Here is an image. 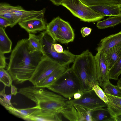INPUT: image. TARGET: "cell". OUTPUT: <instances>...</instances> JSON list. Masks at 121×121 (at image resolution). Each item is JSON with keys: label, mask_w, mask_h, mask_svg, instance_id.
Segmentation results:
<instances>
[{"label": "cell", "mask_w": 121, "mask_h": 121, "mask_svg": "<svg viewBox=\"0 0 121 121\" xmlns=\"http://www.w3.org/2000/svg\"><path fill=\"white\" fill-rule=\"evenodd\" d=\"M44 56L42 52L31 47L28 39H22L11 52L7 70L15 84L23 83L29 81Z\"/></svg>", "instance_id": "6da1fadb"}, {"label": "cell", "mask_w": 121, "mask_h": 121, "mask_svg": "<svg viewBox=\"0 0 121 121\" xmlns=\"http://www.w3.org/2000/svg\"><path fill=\"white\" fill-rule=\"evenodd\" d=\"M18 93L33 101L38 107L39 109L31 116L42 121H62L61 113L67 105V99L44 88L35 85L21 88Z\"/></svg>", "instance_id": "7a4b0ae2"}, {"label": "cell", "mask_w": 121, "mask_h": 121, "mask_svg": "<svg viewBox=\"0 0 121 121\" xmlns=\"http://www.w3.org/2000/svg\"><path fill=\"white\" fill-rule=\"evenodd\" d=\"M71 68L78 79L83 92L92 89L96 74L95 56L88 50L76 55Z\"/></svg>", "instance_id": "3957f363"}, {"label": "cell", "mask_w": 121, "mask_h": 121, "mask_svg": "<svg viewBox=\"0 0 121 121\" xmlns=\"http://www.w3.org/2000/svg\"><path fill=\"white\" fill-rule=\"evenodd\" d=\"M39 36L44 56L60 65H69L73 62L76 56L69 50H63L62 46L56 43L46 30Z\"/></svg>", "instance_id": "277c9868"}, {"label": "cell", "mask_w": 121, "mask_h": 121, "mask_svg": "<svg viewBox=\"0 0 121 121\" xmlns=\"http://www.w3.org/2000/svg\"><path fill=\"white\" fill-rule=\"evenodd\" d=\"M46 88L68 99H71L75 93L82 91L79 81L71 68Z\"/></svg>", "instance_id": "5b68a950"}, {"label": "cell", "mask_w": 121, "mask_h": 121, "mask_svg": "<svg viewBox=\"0 0 121 121\" xmlns=\"http://www.w3.org/2000/svg\"><path fill=\"white\" fill-rule=\"evenodd\" d=\"M61 5L69 10L73 15L84 22H96L104 17L80 0H64Z\"/></svg>", "instance_id": "8992f818"}, {"label": "cell", "mask_w": 121, "mask_h": 121, "mask_svg": "<svg viewBox=\"0 0 121 121\" xmlns=\"http://www.w3.org/2000/svg\"><path fill=\"white\" fill-rule=\"evenodd\" d=\"M66 103L81 106L91 110L107 106L92 89L85 92L79 99H68Z\"/></svg>", "instance_id": "52a82bcc"}, {"label": "cell", "mask_w": 121, "mask_h": 121, "mask_svg": "<svg viewBox=\"0 0 121 121\" xmlns=\"http://www.w3.org/2000/svg\"><path fill=\"white\" fill-rule=\"evenodd\" d=\"M60 66L59 64L44 56L36 67L29 81L34 85H35Z\"/></svg>", "instance_id": "ba28073f"}, {"label": "cell", "mask_w": 121, "mask_h": 121, "mask_svg": "<svg viewBox=\"0 0 121 121\" xmlns=\"http://www.w3.org/2000/svg\"><path fill=\"white\" fill-rule=\"evenodd\" d=\"M61 114L71 121H92V110L77 105L67 104Z\"/></svg>", "instance_id": "9c48e42d"}, {"label": "cell", "mask_w": 121, "mask_h": 121, "mask_svg": "<svg viewBox=\"0 0 121 121\" xmlns=\"http://www.w3.org/2000/svg\"><path fill=\"white\" fill-rule=\"evenodd\" d=\"M96 67L95 84L103 88L109 81L108 65L104 53L97 51L95 56Z\"/></svg>", "instance_id": "30bf717a"}, {"label": "cell", "mask_w": 121, "mask_h": 121, "mask_svg": "<svg viewBox=\"0 0 121 121\" xmlns=\"http://www.w3.org/2000/svg\"><path fill=\"white\" fill-rule=\"evenodd\" d=\"M6 5L17 18L18 23L22 21L32 18L43 17L45 11L44 8L39 11L27 10L19 5L13 6L7 3Z\"/></svg>", "instance_id": "8fae6325"}, {"label": "cell", "mask_w": 121, "mask_h": 121, "mask_svg": "<svg viewBox=\"0 0 121 121\" xmlns=\"http://www.w3.org/2000/svg\"><path fill=\"white\" fill-rule=\"evenodd\" d=\"M29 33L46 30L47 25L43 17L35 18L22 21L18 23Z\"/></svg>", "instance_id": "7c38bea8"}, {"label": "cell", "mask_w": 121, "mask_h": 121, "mask_svg": "<svg viewBox=\"0 0 121 121\" xmlns=\"http://www.w3.org/2000/svg\"><path fill=\"white\" fill-rule=\"evenodd\" d=\"M74 37V31L69 23L60 18L57 41L67 43L73 42Z\"/></svg>", "instance_id": "4fadbf2b"}, {"label": "cell", "mask_w": 121, "mask_h": 121, "mask_svg": "<svg viewBox=\"0 0 121 121\" xmlns=\"http://www.w3.org/2000/svg\"><path fill=\"white\" fill-rule=\"evenodd\" d=\"M121 45V31L111 35L101 40L96 48L97 51L104 52L108 50Z\"/></svg>", "instance_id": "5bb4252c"}, {"label": "cell", "mask_w": 121, "mask_h": 121, "mask_svg": "<svg viewBox=\"0 0 121 121\" xmlns=\"http://www.w3.org/2000/svg\"><path fill=\"white\" fill-rule=\"evenodd\" d=\"M0 104L10 113L15 116L27 121L28 117L32 115L39 109L36 105L34 107L24 108H18L11 106L3 101H0Z\"/></svg>", "instance_id": "9a60e30c"}, {"label": "cell", "mask_w": 121, "mask_h": 121, "mask_svg": "<svg viewBox=\"0 0 121 121\" xmlns=\"http://www.w3.org/2000/svg\"><path fill=\"white\" fill-rule=\"evenodd\" d=\"M69 65H61L51 73L35 85L37 87L46 88L54 83L69 68Z\"/></svg>", "instance_id": "2e32d148"}, {"label": "cell", "mask_w": 121, "mask_h": 121, "mask_svg": "<svg viewBox=\"0 0 121 121\" xmlns=\"http://www.w3.org/2000/svg\"><path fill=\"white\" fill-rule=\"evenodd\" d=\"M90 7L104 17L107 16H121V4L115 5H102Z\"/></svg>", "instance_id": "e0dca14e"}, {"label": "cell", "mask_w": 121, "mask_h": 121, "mask_svg": "<svg viewBox=\"0 0 121 121\" xmlns=\"http://www.w3.org/2000/svg\"><path fill=\"white\" fill-rule=\"evenodd\" d=\"M108 100L107 108L113 117L121 114V97L106 94Z\"/></svg>", "instance_id": "ac0fdd59"}, {"label": "cell", "mask_w": 121, "mask_h": 121, "mask_svg": "<svg viewBox=\"0 0 121 121\" xmlns=\"http://www.w3.org/2000/svg\"><path fill=\"white\" fill-rule=\"evenodd\" d=\"M103 108L92 110V121H116V117L111 114L107 108Z\"/></svg>", "instance_id": "d6986e66"}, {"label": "cell", "mask_w": 121, "mask_h": 121, "mask_svg": "<svg viewBox=\"0 0 121 121\" xmlns=\"http://www.w3.org/2000/svg\"><path fill=\"white\" fill-rule=\"evenodd\" d=\"M104 53L109 70L121 56V45L111 48Z\"/></svg>", "instance_id": "ffe728a7"}, {"label": "cell", "mask_w": 121, "mask_h": 121, "mask_svg": "<svg viewBox=\"0 0 121 121\" xmlns=\"http://www.w3.org/2000/svg\"><path fill=\"white\" fill-rule=\"evenodd\" d=\"M12 42L6 33L4 29L0 27V52L5 54L11 51Z\"/></svg>", "instance_id": "44dd1931"}, {"label": "cell", "mask_w": 121, "mask_h": 121, "mask_svg": "<svg viewBox=\"0 0 121 121\" xmlns=\"http://www.w3.org/2000/svg\"><path fill=\"white\" fill-rule=\"evenodd\" d=\"M0 17L5 18L10 23V27H12L18 23L17 18L8 7L6 3L0 4Z\"/></svg>", "instance_id": "7402d4cb"}, {"label": "cell", "mask_w": 121, "mask_h": 121, "mask_svg": "<svg viewBox=\"0 0 121 121\" xmlns=\"http://www.w3.org/2000/svg\"><path fill=\"white\" fill-rule=\"evenodd\" d=\"M60 18L59 17L54 18L47 25L46 30L56 41L58 40Z\"/></svg>", "instance_id": "603a6c76"}, {"label": "cell", "mask_w": 121, "mask_h": 121, "mask_svg": "<svg viewBox=\"0 0 121 121\" xmlns=\"http://www.w3.org/2000/svg\"><path fill=\"white\" fill-rule=\"evenodd\" d=\"M121 23V16H110L105 19L98 21L96 24L97 27L102 29L114 27Z\"/></svg>", "instance_id": "cb8c5ba5"}, {"label": "cell", "mask_w": 121, "mask_h": 121, "mask_svg": "<svg viewBox=\"0 0 121 121\" xmlns=\"http://www.w3.org/2000/svg\"><path fill=\"white\" fill-rule=\"evenodd\" d=\"M121 74V56L109 70V79L118 80Z\"/></svg>", "instance_id": "d4e9b609"}, {"label": "cell", "mask_w": 121, "mask_h": 121, "mask_svg": "<svg viewBox=\"0 0 121 121\" xmlns=\"http://www.w3.org/2000/svg\"><path fill=\"white\" fill-rule=\"evenodd\" d=\"M29 38L28 39L30 46L34 50L38 52H41L43 54L39 35H36L33 33H29Z\"/></svg>", "instance_id": "484cf974"}, {"label": "cell", "mask_w": 121, "mask_h": 121, "mask_svg": "<svg viewBox=\"0 0 121 121\" xmlns=\"http://www.w3.org/2000/svg\"><path fill=\"white\" fill-rule=\"evenodd\" d=\"M103 88L105 94L121 97V92L117 88L116 86L112 84L110 81L106 83Z\"/></svg>", "instance_id": "4316f807"}, {"label": "cell", "mask_w": 121, "mask_h": 121, "mask_svg": "<svg viewBox=\"0 0 121 121\" xmlns=\"http://www.w3.org/2000/svg\"><path fill=\"white\" fill-rule=\"evenodd\" d=\"M12 78L7 70L4 68H0V81L6 86L10 87L13 81Z\"/></svg>", "instance_id": "83f0119b"}, {"label": "cell", "mask_w": 121, "mask_h": 121, "mask_svg": "<svg viewBox=\"0 0 121 121\" xmlns=\"http://www.w3.org/2000/svg\"><path fill=\"white\" fill-rule=\"evenodd\" d=\"M92 89L94 90L97 95L105 102L107 105L108 103L107 97L103 90L99 86L97 85L94 84L92 87Z\"/></svg>", "instance_id": "f1b7e54d"}, {"label": "cell", "mask_w": 121, "mask_h": 121, "mask_svg": "<svg viewBox=\"0 0 121 121\" xmlns=\"http://www.w3.org/2000/svg\"><path fill=\"white\" fill-rule=\"evenodd\" d=\"M6 87V86H4L3 89L0 92V96H2L3 97L0 98V101H2L10 106H13L11 101L12 95L11 94H6L5 91Z\"/></svg>", "instance_id": "f546056e"}, {"label": "cell", "mask_w": 121, "mask_h": 121, "mask_svg": "<svg viewBox=\"0 0 121 121\" xmlns=\"http://www.w3.org/2000/svg\"><path fill=\"white\" fill-rule=\"evenodd\" d=\"M86 5L90 7L106 4L108 0H80Z\"/></svg>", "instance_id": "4dcf8cb0"}, {"label": "cell", "mask_w": 121, "mask_h": 121, "mask_svg": "<svg viewBox=\"0 0 121 121\" xmlns=\"http://www.w3.org/2000/svg\"><path fill=\"white\" fill-rule=\"evenodd\" d=\"M10 22L7 19L0 17V27L4 28L11 26Z\"/></svg>", "instance_id": "1f68e13d"}, {"label": "cell", "mask_w": 121, "mask_h": 121, "mask_svg": "<svg viewBox=\"0 0 121 121\" xmlns=\"http://www.w3.org/2000/svg\"><path fill=\"white\" fill-rule=\"evenodd\" d=\"M92 29L90 28L85 27H82L80 32L83 37H84L88 35L91 33Z\"/></svg>", "instance_id": "d6a6232c"}, {"label": "cell", "mask_w": 121, "mask_h": 121, "mask_svg": "<svg viewBox=\"0 0 121 121\" xmlns=\"http://www.w3.org/2000/svg\"><path fill=\"white\" fill-rule=\"evenodd\" d=\"M4 54L0 52V68H4L6 65V58Z\"/></svg>", "instance_id": "836d02e7"}, {"label": "cell", "mask_w": 121, "mask_h": 121, "mask_svg": "<svg viewBox=\"0 0 121 121\" xmlns=\"http://www.w3.org/2000/svg\"><path fill=\"white\" fill-rule=\"evenodd\" d=\"M85 92L81 91L76 93L73 95V99H80L82 97Z\"/></svg>", "instance_id": "e575fe53"}, {"label": "cell", "mask_w": 121, "mask_h": 121, "mask_svg": "<svg viewBox=\"0 0 121 121\" xmlns=\"http://www.w3.org/2000/svg\"><path fill=\"white\" fill-rule=\"evenodd\" d=\"M11 87V94L12 95H16L18 93L17 88L14 86L12 84Z\"/></svg>", "instance_id": "d590c367"}, {"label": "cell", "mask_w": 121, "mask_h": 121, "mask_svg": "<svg viewBox=\"0 0 121 121\" xmlns=\"http://www.w3.org/2000/svg\"><path fill=\"white\" fill-rule=\"evenodd\" d=\"M51 1L54 5L57 6L61 5L64 0H49Z\"/></svg>", "instance_id": "8d00e7d4"}, {"label": "cell", "mask_w": 121, "mask_h": 121, "mask_svg": "<svg viewBox=\"0 0 121 121\" xmlns=\"http://www.w3.org/2000/svg\"><path fill=\"white\" fill-rule=\"evenodd\" d=\"M116 121H121V114L116 117Z\"/></svg>", "instance_id": "74e56055"}, {"label": "cell", "mask_w": 121, "mask_h": 121, "mask_svg": "<svg viewBox=\"0 0 121 121\" xmlns=\"http://www.w3.org/2000/svg\"></svg>", "instance_id": "f35d334b"}]
</instances>
